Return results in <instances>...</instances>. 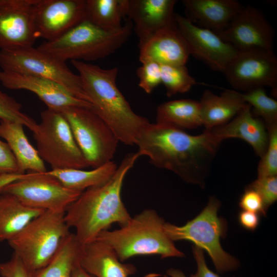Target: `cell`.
<instances>
[{
  "mask_svg": "<svg viewBox=\"0 0 277 277\" xmlns=\"http://www.w3.org/2000/svg\"><path fill=\"white\" fill-rule=\"evenodd\" d=\"M220 144L208 130L192 135L181 129L149 123L135 145L140 156L148 157L154 166L171 171L187 182L202 186Z\"/></svg>",
  "mask_w": 277,
  "mask_h": 277,
  "instance_id": "6da1fadb",
  "label": "cell"
},
{
  "mask_svg": "<svg viewBox=\"0 0 277 277\" xmlns=\"http://www.w3.org/2000/svg\"><path fill=\"white\" fill-rule=\"evenodd\" d=\"M140 157L137 151L126 154L107 182L87 189L68 207L66 223L69 228H75L81 244L94 240L113 223L122 226L130 220L121 199V190L127 173Z\"/></svg>",
  "mask_w": 277,
  "mask_h": 277,
  "instance_id": "7a4b0ae2",
  "label": "cell"
},
{
  "mask_svg": "<svg viewBox=\"0 0 277 277\" xmlns=\"http://www.w3.org/2000/svg\"><path fill=\"white\" fill-rule=\"evenodd\" d=\"M78 72L92 109L110 128L120 142L135 145L141 132L150 122L136 113L116 83L118 68L104 69L79 61H71Z\"/></svg>",
  "mask_w": 277,
  "mask_h": 277,
  "instance_id": "3957f363",
  "label": "cell"
},
{
  "mask_svg": "<svg viewBox=\"0 0 277 277\" xmlns=\"http://www.w3.org/2000/svg\"><path fill=\"white\" fill-rule=\"evenodd\" d=\"M165 223L154 210L146 209L120 228L102 231L95 240L110 246L122 262L136 255L184 256L166 234Z\"/></svg>",
  "mask_w": 277,
  "mask_h": 277,
  "instance_id": "277c9868",
  "label": "cell"
},
{
  "mask_svg": "<svg viewBox=\"0 0 277 277\" xmlns=\"http://www.w3.org/2000/svg\"><path fill=\"white\" fill-rule=\"evenodd\" d=\"M132 28L129 19L114 30L103 29L84 19L61 36L45 41L37 48L64 62L94 61L121 47L130 36Z\"/></svg>",
  "mask_w": 277,
  "mask_h": 277,
  "instance_id": "5b68a950",
  "label": "cell"
},
{
  "mask_svg": "<svg viewBox=\"0 0 277 277\" xmlns=\"http://www.w3.org/2000/svg\"><path fill=\"white\" fill-rule=\"evenodd\" d=\"M65 213L45 210L8 241L30 272L46 266L71 233Z\"/></svg>",
  "mask_w": 277,
  "mask_h": 277,
  "instance_id": "8992f818",
  "label": "cell"
},
{
  "mask_svg": "<svg viewBox=\"0 0 277 277\" xmlns=\"http://www.w3.org/2000/svg\"><path fill=\"white\" fill-rule=\"evenodd\" d=\"M220 206L219 201L211 196L201 212L185 225L177 226L165 223L164 227L173 242L188 240L205 250L217 272L223 273L236 269L239 263L221 247L220 239L226 235V225L225 221L217 216Z\"/></svg>",
  "mask_w": 277,
  "mask_h": 277,
  "instance_id": "52a82bcc",
  "label": "cell"
},
{
  "mask_svg": "<svg viewBox=\"0 0 277 277\" xmlns=\"http://www.w3.org/2000/svg\"><path fill=\"white\" fill-rule=\"evenodd\" d=\"M33 133L39 156L52 169L90 167L60 111L47 108L42 112Z\"/></svg>",
  "mask_w": 277,
  "mask_h": 277,
  "instance_id": "ba28073f",
  "label": "cell"
},
{
  "mask_svg": "<svg viewBox=\"0 0 277 277\" xmlns=\"http://www.w3.org/2000/svg\"><path fill=\"white\" fill-rule=\"evenodd\" d=\"M59 111L68 122L89 166L95 168L112 161L120 142L91 108L73 106Z\"/></svg>",
  "mask_w": 277,
  "mask_h": 277,
  "instance_id": "9c48e42d",
  "label": "cell"
},
{
  "mask_svg": "<svg viewBox=\"0 0 277 277\" xmlns=\"http://www.w3.org/2000/svg\"><path fill=\"white\" fill-rule=\"evenodd\" d=\"M1 70L49 79L66 87L77 98L90 103L81 80L66 62L33 46L0 50Z\"/></svg>",
  "mask_w": 277,
  "mask_h": 277,
  "instance_id": "30bf717a",
  "label": "cell"
},
{
  "mask_svg": "<svg viewBox=\"0 0 277 277\" xmlns=\"http://www.w3.org/2000/svg\"><path fill=\"white\" fill-rule=\"evenodd\" d=\"M46 172L24 173L21 180L5 187L0 194L13 195L31 208L65 212L82 192L66 188Z\"/></svg>",
  "mask_w": 277,
  "mask_h": 277,
  "instance_id": "8fae6325",
  "label": "cell"
},
{
  "mask_svg": "<svg viewBox=\"0 0 277 277\" xmlns=\"http://www.w3.org/2000/svg\"><path fill=\"white\" fill-rule=\"evenodd\" d=\"M223 73L235 90L247 91L277 86V58L273 51L250 50L239 51Z\"/></svg>",
  "mask_w": 277,
  "mask_h": 277,
  "instance_id": "7c38bea8",
  "label": "cell"
},
{
  "mask_svg": "<svg viewBox=\"0 0 277 277\" xmlns=\"http://www.w3.org/2000/svg\"><path fill=\"white\" fill-rule=\"evenodd\" d=\"M177 28L185 39L190 54L211 69L223 72L239 51L216 32L200 27L187 17L175 13Z\"/></svg>",
  "mask_w": 277,
  "mask_h": 277,
  "instance_id": "4fadbf2b",
  "label": "cell"
},
{
  "mask_svg": "<svg viewBox=\"0 0 277 277\" xmlns=\"http://www.w3.org/2000/svg\"><path fill=\"white\" fill-rule=\"evenodd\" d=\"M217 34L239 51H273L274 30L263 13L253 6H243L229 26Z\"/></svg>",
  "mask_w": 277,
  "mask_h": 277,
  "instance_id": "5bb4252c",
  "label": "cell"
},
{
  "mask_svg": "<svg viewBox=\"0 0 277 277\" xmlns=\"http://www.w3.org/2000/svg\"><path fill=\"white\" fill-rule=\"evenodd\" d=\"M36 0H0V50L33 46Z\"/></svg>",
  "mask_w": 277,
  "mask_h": 277,
  "instance_id": "9a60e30c",
  "label": "cell"
},
{
  "mask_svg": "<svg viewBox=\"0 0 277 277\" xmlns=\"http://www.w3.org/2000/svg\"><path fill=\"white\" fill-rule=\"evenodd\" d=\"M86 0H36L34 22L37 37L45 41L63 35L85 18Z\"/></svg>",
  "mask_w": 277,
  "mask_h": 277,
  "instance_id": "2e32d148",
  "label": "cell"
},
{
  "mask_svg": "<svg viewBox=\"0 0 277 277\" xmlns=\"http://www.w3.org/2000/svg\"><path fill=\"white\" fill-rule=\"evenodd\" d=\"M0 82L9 89L33 92L48 108L60 111L73 106L92 107L90 103L77 98L63 85L49 79L0 70Z\"/></svg>",
  "mask_w": 277,
  "mask_h": 277,
  "instance_id": "e0dca14e",
  "label": "cell"
},
{
  "mask_svg": "<svg viewBox=\"0 0 277 277\" xmlns=\"http://www.w3.org/2000/svg\"><path fill=\"white\" fill-rule=\"evenodd\" d=\"M175 0H126V16L142 43L159 30L176 24Z\"/></svg>",
  "mask_w": 277,
  "mask_h": 277,
  "instance_id": "ac0fdd59",
  "label": "cell"
},
{
  "mask_svg": "<svg viewBox=\"0 0 277 277\" xmlns=\"http://www.w3.org/2000/svg\"><path fill=\"white\" fill-rule=\"evenodd\" d=\"M139 60L160 65H185L190 54L176 25L163 28L138 43Z\"/></svg>",
  "mask_w": 277,
  "mask_h": 277,
  "instance_id": "d6986e66",
  "label": "cell"
},
{
  "mask_svg": "<svg viewBox=\"0 0 277 277\" xmlns=\"http://www.w3.org/2000/svg\"><path fill=\"white\" fill-rule=\"evenodd\" d=\"M208 131L219 143L231 138L245 141L260 157L265 153L268 144V132L264 123L253 115L251 107L248 104L230 122Z\"/></svg>",
  "mask_w": 277,
  "mask_h": 277,
  "instance_id": "ffe728a7",
  "label": "cell"
},
{
  "mask_svg": "<svg viewBox=\"0 0 277 277\" xmlns=\"http://www.w3.org/2000/svg\"><path fill=\"white\" fill-rule=\"evenodd\" d=\"M182 3L186 17L217 33L229 26L243 6L235 0H183Z\"/></svg>",
  "mask_w": 277,
  "mask_h": 277,
  "instance_id": "44dd1931",
  "label": "cell"
},
{
  "mask_svg": "<svg viewBox=\"0 0 277 277\" xmlns=\"http://www.w3.org/2000/svg\"><path fill=\"white\" fill-rule=\"evenodd\" d=\"M122 262L110 246L100 241L81 244L78 263L95 277H128L135 272L133 265Z\"/></svg>",
  "mask_w": 277,
  "mask_h": 277,
  "instance_id": "7402d4cb",
  "label": "cell"
},
{
  "mask_svg": "<svg viewBox=\"0 0 277 277\" xmlns=\"http://www.w3.org/2000/svg\"><path fill=\"white\" fill-rule=\"evenodd\" d=\"M199 103L202 126L206 130L230 122L247 104L241 93L230 89L224 90L220 95L206 90Z\"/></svg>",
  "mask_w": 277,
  "mask_h": 277,
  "instance_id": "603a6c76",
  "label": "cell"
},
{
  "mask_svg": "<svg viewBox=\"0 0 277 277\" xmlns=\"http://www.w3.org/2000/svg\"><path fill=\"white\" fill-rule=\"evenodd\" d=\"M21 123L8 121L0 122V136L9 145L20 172L26 170L43 173L47 171L44 162L28 141Z\"/></svg>",
  "mask_w": 277,
  "mask_h": 277,
  "instance_id": "cb8c5ba5",
  "label": "cell"
},
{
  "mask_svg": "<svg viewBox=\"0 0 277 277\" xmlns=\"http://www.w3.org/2000/svg\"><path fill=\"white\" fill-rule=\"evenodd\" d=\"M45 211L27 206L11 194H0V242L8 241Z\"/></svg>",
  "mask_w": 277,
  "mask_h": 277,
  "instance_id": "d4e9b609",
  "label": "cell"
},
{
  "mask_svg": "<svg viewBox=\"0 0 277 277\" xmlns=\"http://www.w3.org/2000/svg\"><path fill=\"white\" fill-rule=\"evenodd\" d=\"M155 123L182 130L201 126L199 101L180 99L164 102L156 108Z\"/></svg>",
  "mask_w": 277,
  "mask_h": 277,
  "instance_id": "484cf974",
  "label": "cell"
},
{
  "mask_svg": "<svg viewBox=\"0 0 277 277\" xmlns=\"http://www.w3.org/2000/svg\"><path fill=\"white\" fill-rule=\"evenodd\" d=\"M117 167L112 161L91 170L66 168L52 169L46 172L57 179L66 188L82 192L88 188L105 184L113 176Z\"/></svg>",
  "mask_w": 277,
  "mask_h": 277,
  "instance_id": "4316f807",
  "label": "cell"
},
{
  "mask_svg": "<svg viewBox=\"0 0 277 277\" xmlns=\"http://www.w3.org/2000/svg\"><path fill=\"white\" fill-rule=\"evenodd\" d=\"M81 246L75 234L70 233L50 262L43 268L30 272V277H71L73 267L78 260Z\"/></svg>",
  "mask_w": 277,
  "mask_h": 277,
  "instance_id": "83f0119b",
  "label": "cell"
},
{
  "mask_svg": "<svg viewBox=\"0 0 277 277\" xmlns=\"http://www.w3.org/2000/svg\"><path fill=\"white\" fill-rule=\"evenodd\" d=\"M126 0H86L85 18L106 30L121 28L126 16Z\"/></svg>",
  "mask_w": 277,
  "mask_h": 277,
  "instance_id": "f1b7e54d",
  "label": "cell"
},
{
  "mask_svg": "<svg viewBox=\"0 0 277 277\" xmlns=\"http://www.w3.org/2000/svg\"><path fill=\"white\" fill-rule=\"evenodd\" d=\"M241 96L252 108L253 115L262 120L267 130L277 126V102L266 94L264 88L245 91Z\"/></svg>",
  "mask_w": 277,
  "mask_h": 277,
  "instance_id": "f546056e",
  "label": "cell"
},
{
  "mask_svg": "<svg viewBox=\"0 0 277 277\" xmlns=\"http://www.w3.org/2000/svg\"><path fill=\"white\" fill-rule=\"evenodd\" d=\"M161 83L168 97L188 92L196 81L185 65H161Z\"/></svg>",
  "mask_w": 277,
  "mask_h": 277,
  "instance_id": "4dcf8cb0",
  "label": "cell"
},
{
  "mask_svg": "<svg viewBox=\"0 0 277 277\" xmlns=\"http://www.w3.org/2000/svg\"><path fill=\"white\" fill-rule=\"evenodd\" d=\"M0 119L17 122L33 131L37 124L22 111V105L13 97L0 89Z\"/></svg>",
  "mask_w": 277,
  "mask_h": 277,
  "instance_id": "1f68e13d",
  "label": "cell"
},
{
  "mask_svg": "<svg viewBox=\"0 0 277 277\" xmlns=\"http://www.w3.org/2000/svg\"><path fill=\"white\" fill-rule=\"evenodd\" d=\"M268 131V144L258 167V177L277 176V126Z\"/></svg>",
  "mask_w": 277,
  "mask_h": 277,
  "instance_id": "d6a6232c",
  "label": "cell"
},
{
  "mask_svg": "<svg viewBox=\"0 0 277 277\" xmlns=\"http://www.w3.org/2000/svg\"><path fill=\"white\" fill-rule=\"evenodd\" d=\"M136 71L138 86L146 93H151L161 84V65L154 62L142 63Z\"/></svg>",
  "mask_w": 277,
  "mask_h": 277,
  "instance_id": "836d02e7",
  "label": "cell"
},
{
  "mask_svg": "<svg viewBox=\"0 0 277 277\" xmlns=\"http://www.w3.org/2000/svg\"><path fill=\"white\" fill-rule=\"evenodd\" d=\"M247 187L260 194L266 211L277 200V176L258 177Z\"/></svg>",
  "mask_w": 277,
  "mask_h": 277,
  "instance_id": "e575fe53",
  "label": "cell"
},
{
  "mask_svg": "<svg viewBox=\"0 0 277 277\" xmlns=\"http://www.w3.org/2000/svg\"><path fill=\"white\" fill-rule=\"evenodd\" d=\"M240 207L243 210L253 212L266 216V210L261 196L255 190L246 188L240 202Z\"/></svg>",
  "mask_w": 277,
  "mask_h": 277,
  "instance_id": "d590c367",
  "label": "cell"
},
{
  "mask_svg": "<svg viewBox=\"0 0 277 277\" xmlns=\"http://www.w3.org/2000/svg\"><path fill=\"white\" fill-rule=\"evenodd\" d=\"M1 277H30V272L14 253L11 259L0 263Z\"/></svg>",
  "mask_w": 277,
  "mask_h": 277,
  "instance_id": "8d00e7d4",
  "label": "cell"
},
{
  "mask_svg": "<svg viewBox=\"0 0 277 277\" xmlns=\"http://www.w3.org/2000/svg\"><path fill=\"white\" fill-rule=\"evenodd\" d=\"M20 172L15 158L9 145L0 140V173Z\"/></svg>",
  "mask_w": 277,
  "mask_h": 277,
  "instance_id": "74e56055",
  "label": "cell"
},
{
  "mask_svg": "<svg viewBox=\"0 0 277 277\" xmlns=\"http://www.w3.org/2000/svg\"><path fill=\"white\" fill-rule=\"evenodd\" d=\"M193 253L197 264V270L195 273L190 277H220L208 268L206 265L204 252L202 249L197 246H193Z\"/></svg>",
  "mask_w": 277,
  "mask_h": 277,
  "instance_id": "f35d334b",
  "label": "cell"
},
{
  "mask_svg": "<svg viewBox=\"0 0 277 277\" xmlns=\"http://www.w3.org/2000/svg\"><path fill=\"white\" fill-rule=\"evenodd\" d=\"M238 219L243 228L251 231H254L258 227L260 221L258 213L246 210L239 213Z\"/></svg>",
  "mask_w": 277,
  "mask_h": 277,
  "instance_id": "ab89813d",
  "label": "cell"
},
{
  "mask_svg": "<svg viewBox=\"0 0 277 277\" xmlns=\"http://www.w3.org/2000/svg\"><path fill=\"white\" fill-rule=\"evenodd\" d=\"M23 174L17 173H0V193L2 190L7 186L21 180Z\"/></svg>",
  "mask_w": 277,
  "mask_h": 277,
  "instance_id": "60d3db41",
  "label": "cell"
},
{
  "mask_svg": "<svg viewBox=\"0 0 277 277\" xmlns=\"http://www.w3.org/2000/svg\"><path fill=\"white\" fill-rule=\"evenodd\" d=\"M71 277H95L86 272L80 265L78 262L74 265Z\"/></svg>",
  "mask_w": 277,
  "mask_h": 277,
  "instance_id": "b9f144b4",
  "label": "cell"
},
{
  "mask_svg": "<svg viewBox=\"0 0 277 277\" xmlns=\"http://www.w3.org/2000/svg\"><path fill=\"white\" fill-rule=\"evenodd\" d=\"M166 272L170 277H187L181 270L175 268H170Z\"/></svg>",
  "mask_w": 277,
  "mask_h": 277,
  "instance_id": "7bdbcfd3",
  "label": "cell"
}]
</instances>
